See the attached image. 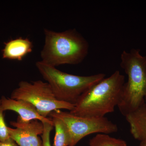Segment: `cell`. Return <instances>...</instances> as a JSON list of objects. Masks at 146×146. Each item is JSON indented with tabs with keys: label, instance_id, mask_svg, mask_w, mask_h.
Segmentation results:
<instances>
[{
	"label": "cell",
	"instance_id": "cell-1",
	"mask_svg": "<svg viewBox=\"0 0 146 146\" xmlns=\"http://www.w3.org/2000/svg\"><path fill=\"white\" fill-rule=\"evenodd\" d=\"M125 78L116 70L85 91L79 98L71 114L89 117H103L114 112L122 95Z\"/></svg>",
	"mask_w": 146,
	"mask_h": 146
},
{
	"label": "cell",
	"instance_id": "cell-2",
	"mask_svg": "<svg viewBox=\"0 0 146 146\" xmlns=\"http://www.w3.org/2000/svg\"><path fill=\"white\" fill-rule=\"evenodd\" d=\"M44 44L41 52V61L51 66L77 65L89 53L87 40L76 29L56 32L44 29Z\"/></svg>",
	"mask_w": 146,
	"mask_h": 146
},
{
	"label": "cell",
	"instance_id": "cell-3",
	"mask_svg": "<svg viewBox=\"0 0 146 146\" xmlns=\"http://www.w3.org/2000/svg\"><path fill=\"white\" fill-rule=\"evenodd\" d=\"M120 58V65L128 80L118 107L125 117L146 102V56L141 54L140 50L133 48L123 51Z\"/></svg>",
	"mask_w": 146,
	"mask_h": 146
},
{
	"label": "cell",
	"instance_id": "cell-4",
	"mask_svg": "<svg viewBox=\"0 0 146 146\" xmlns=\"http://www.w3.org/2000/svg\"><path fill=\"white\" fill-rule=\"evenodd\" d=\"M35 65L56 98L74 105L85 91L105 78L103 73L88 76L71 74L41 60L36 62Z\"/></svg>",
	"mask_w": 146,
	"mask_h": 146
},
{
	"label": "cell",
	"instance_id": "cell-5",
	"mask_svg": "<svg viewBox=\"0 0 146 146\" xmlns=\"http://www.w3.org/2000/svg\"><path fill=\"white\" fill-rule=\"evenodd\" d=\"M11 98L29 102L45 118L55 110L66 109L70 111L74 108V104L58 100L48 84L40 80L33 82H20L11 93Z\"/></svg>",
	"mask_w": 146,
	"mask_h": 146
},
{
	"label": "cell",
	"instance_id": "cell-6",
	"mask_svg": "<svg viewBox=\"0 0 146 146\" xmlns=\"http://www.w3.org/2000/svg\"><path fill=\"white\" fill-rule=\"evenodd\" d=\"M49 116L50 117L58 118L67 126L71 138L69 146H75L82 138L90 134L95 133L108 134L115 133L118 130L117 125L105 117H80L61 110L53 111Z\"/></svg>",
	"mask_w": 146,
	"mask_h": 146
},
{
	"label": "cell",
	"instance_id": "cell-7",
	"mask_svg": "<svg viewBox=\"0 0 146 146\" xmlns=\"http://www.w3.org/2000/svg\"><path fill=\"white\" fill-rule=\"evenodd\" d=\"M14 128L8 127L11 138L19 146H42V135L44 129L43 123L38 120L25 121L19 116L16 121H11Z\"/></svg>",
	"mask_w": 146,
	"mask_h": 146
},
{
	"label": "cell",
	"instance_id": "cell-8",
	"mask_svg": "<svg viewBox=\"0 0 146 146\" xmlns=\"http://www.w3.org/2000/svg\"><path fill=\"white\" fill-rule=\"evenodd\" d=\"M0 106L4 111L12 110L18 113L19 117L25 121L38 120L53 125L51 119L42 117L36 108L29 102L22 100H14L3 96L0 99ZM54 126V125H53Z\"/></svg>",
	"mask_w": 146,
	"mask_h": 146
},
{
	"label": "cell",
	"instance_id": "cell-9",
	"mask_svg": "<svg viewBox=\"0 0 146 146\" xmlns=\"http://www.w3.org/2000/svg\"><path fill=\"white\" fill-rule=\"evenodd\" d=\"M4 44L2 50L3 58L10 60H22L32 52L33 48V43L30 39L21 37L9 40Z\"/></svg>",
	"mask_w": 146,
	"mask_h": 146
},
{
	"label": "cell",
	"instance_id": "cell-10",
	"mask_svg": "<svg viewBox=\"0 0 146 146\" xmlns=\"http://www.w3.org/2000/svg\"><path fill=\"white\" fill-rule=\"evenodd\" d=\"M125 118L133 138L140 142L146 141V102Z\"/></svg>",
	"mask_w": 146,
	"mask_h": 146
},
{
	"label": "cell",
	"instance_id": "cell-11",
	"mask_svg": "<svg viewBox=\"0 0 146 146\" xmlns=\"http://www.w3.org/2000/svg\"><path fill=\"white\" fill-rule=\"evenodd\" d=\"M55 129L53 146H69L71 136L68 128L62 120L55 117H51Z\"/></svg>",
	"mask_w": 146,
	"mask_h": 146
},
{
	"label": "cell",
	"instance_id": "cell-12",
	"mask_svg": "<svg viewBox=\"0 0 146 146\" xmlns=\"http://www.w3.org/2000/svg\"><path fill=\"white\" fill-rule=\"evenodd\" d=\"M89 146H127L126 141L107 134L98 133L89 141Z\"/></svg>",
	"mask_w": 146,
	"mask_h": 146
},
{
	"label": "cell",
	"instance_id": "cell-13",
	"mask_svg": "<svg viewBox=\"0 0 146 146\" xmlns=\"http://www.w3.org/2000/svg\"><path fill=\"white\" fill-rule=\"evenodd\" d=\"M3 112L0 106V141L1 142H5L11 139L9 133L8 127L5 121Z\"/></svg>",
	"mask_w": 146,
	"mask_h": 146
},
{
	"label": "cell",
	"instance_id": "cell-14",
	"mask_svg": "<svg viewBox=\"0 0 146 146\" xmlns=\"http://www.w3.org/2000/svg\"><path fill=\"white\" fill-rule=\"evenodd\" d=\"M44 129L42 135V146H51L50 142V133L54 126L47 123H43Z\"/></svg>",
	"mask_w": 146,
	"mask_h": 146
},
{
	"label": "cell",
	"instance_id": "cell-15",
	"mask_svg": "<svg viewBox=\"0 0 146 146\" xmlns=\"http://www.w3.org/2000/svg\"><path fill=\"white\" fill-rule=\"evenodd\" d=\"M0 146H19L11 138L9 141L5 142L0 141Z\"/></svg>",
	"mask_w": 146,
	"mask_h": 146
},
{
	"label": "cell",
	"instance_id": "cell-16",
	"mask_svg": "<svg viewBox=\"0 0 146 146\" xmlns=\"http://www.w3.org/2000/svg\"><path fill=\"white\" fill-rule=\"evenodd\" d=\"M140 146H146V141L141 142Z\"/></svg>",
	"mask_w": 146,
	"mask_h": 146
},
{
	"label": "cell",
	"instance_id": "cell-17",
	"mask_svg": "<svg viewBox=\"0 0 146 146\" xmlns=\"http://www.w3.org/2000/svg\"><path fill=\"white\" fill-rule=\"evenodd\" d=\"M145 102H146V97L145 98Z\"/></svg>",
	"mask_w": 146,
	"mask_h": 146
}]
</instances>
